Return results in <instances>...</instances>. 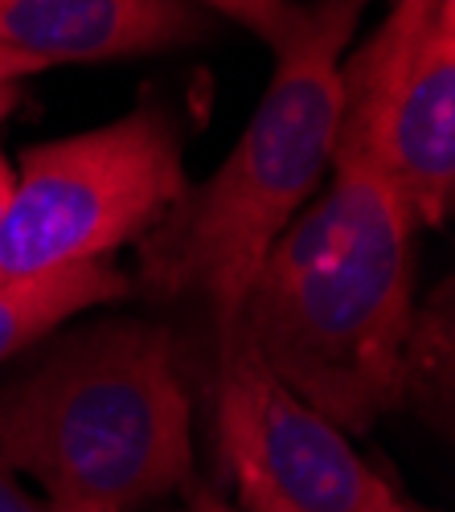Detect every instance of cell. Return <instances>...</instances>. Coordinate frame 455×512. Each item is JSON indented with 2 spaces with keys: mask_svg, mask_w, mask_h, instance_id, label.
I'll use <instances>...</instances> for the list:
<instances>
[{
  "mask_svg": "<svg viewBox=\"0 0 455 512\" xmlns=\"http://www.w3.org/2000/svg\"><path fill=\"white\" fill-rule=\"evenodd\" d=\"M333 185L296 213L246 291L238 336L300 402L365 435L406 402L415 218L361 148H333Z\"/></svg>",
  "mask_w": 455,
  "mask_h": 512,
  "instance_id": "1",
  "label": "cell"
},
{
  "mask_svg": "<svg viewBox=\"0 0 455 512\" xmlns=\"http://www.w3.org/2000/svg\"><path fill=\"white\" fill-rule=\"evenodd\" d=\"M369 0H308L230 156L140 238V291L205 304L218 345L267 250L320 185L341 127V62Z\"/></svg>",
  "mask_w": 455,
  "mask_h": 512,
  "instance_id": "2",
  "label": "cell"
},
{
  "mask_svg": "<svg viewBox=\"0 0 455 512\" xmlns=\"http://www.w3.org/2000/svg\"><path fill=\"white\" fill-rule=\"evenodd\" d=\"M0 455L66 512H136L193 484V398L177 336L78 328L0 390Z\"/></svg>",
  "mask_w": 455,
  "mask_h": 512,
  "instance_id": "3",
  "label": "cell"
},
{
  "mask_svg": "<svg viewBox=\"0 0 455 512\" xmlns=\"http://www.w3.org/2000/svg\"><path fill=\"white\" fill-rule=\"evenodd\" d=\"M185 193L181 127L164 107H140L95 132L37 144L21 156L0 226V279L111 259Z\"/></svg>",
  "mask_w": 455,
  "mask_h": 512,
  "instance_id": "4",
  "label": "cell"
},
{
  "mask_svg": "<svg viewBox=\"0 0 455 512\" xmlns=\"http://www.w3.org/2000/svg\"><path fill=\"white\" fill-rule=\"evenodd\" d=\"M337 144L374 160L415 226L439 230L455 205V0H394L341 62Z\"/></svg>",
  "mask_w": 455,
  "mask_h": 512,
  "instance_id": "5",
  "label": "cell"
},
{
  "mask_svg": "<svg viewBox=\"0 0 455 512\" xmlns=\"http://www.w3.org/2000/svg\"><path fill=\"white\" fill-rule=\"evenodd\" d=\"M214 426L230 480L300 512H423L369 467L341 426L300 402L234 332L214 353Z\"/></svg>",
  "mask_w": 455,
  "mask_h": 512,
  "instance_id": "6",
  "label": "cell"
},
{
  "mask_svg": "<svg viewBox=\"0 0 455 512\" xmlns=\"http://www.w3.org/2000/svg\"><path fill=\"white\" fill-rule=\"evenodd\" d=\"M205 33L210 17L189 0H0V50L37 66L144 58Z\"/></svg>",
  "mask_w": 455,
  "mask_h": 512,
  "instance_id": "7",
  "label": "cell"
},
{
  "mask_svg": "<svg viewBox=\"0 0 455 512\" xmlns=\"http://www.w3.org/2000/svg\"><path fill=\"white\" fill-rule=\"evenodd\" d=\"M123 295H132V283L111 259L0 279V361L37 345L70 316L123 300Z\"/></svg>",
  "mask_w": 455,
  "mask_h": 512,
  "instance_id": "8",
  "label": "cell"
},
{
  "mask_svg": "<svg viewBox=\"0 0 455 512\" xmlns=\"http://www.w3.org/2000/svg\"><path fill=\"white\" fill-rule=\"evenodd\" d=\"M189 5H197V9L205 5V9L238 21L242 29L263 37L271 50H279L304 17V0H189Z\"/></svg>",
  "mask_w": 455,
  "mask_h": 512,
  "instance_id": "9",
  "label": "cell"
},
{
  "mask_svg": "<svg viewBox=\"0 0 455 512\" xmlns=\"http://www.w3.org/2000/svg\"><path fill=\"white\" fill-rule=\"evenodd\" d=\"M0 512H66L58 504H50L46 496H33L17 484V472L5 463V455H0Z\"/></svg>",
  "mask_w": 455,
  "mask_h": 512,
  "instance_id": "10",
  "label": "cell"
},
{
  "mask_svg": "<svg viewBox=\"0 0 455 512\" xmlns=\"http://www.w3.org/2000/svg\"><path fill=\"white\" fill-rule=\"evenodd\" d=\"M234 492H238V508H242V512H300V508H292L287 500H279L275 492H267V488L255 484V480H234Z\"/></svg>",
  "mask_w": 455,
  "mask_h": 512,
  "instance_id": "11",
  "label": "cell"
},
{
  "mask_svg": "<svg viewBox=\"0 0 455 512\" xmlns=\"http://www.w3.org/2000/svg\"><path fill=\"white\" fill-rule=\"evenodd\" d=\"M181 492L189 496V512H242L238 504H230L226 496H218V492H210V488H201V484H185Z\"/></svg>",
  "mask_w": 455,
  "mask_h": 512,
  "instance_id": "12",
  "label": "cell"
},
{
  "mask_svg": "<svg viewBox=\"0 0 455 512\" xmlns=\"http://www.w3.org/2000/svg\"><path fill=\"white\" fill-rule=\"evenodd\" d=\"M33 70H41V66L29 62V58H21V54H13V50H0V82H21Z\"/></svg>",
  "mask_w": 455,
  "mask_h": 512,
  "instance_id": "13",
  "label": "cell"
},
{
  "mask_svg": "<svg viewBox=\"0 0 455 512\" xmlns=\"http://www.w3.org/2000/svg\"><path fill=\"white\" fill-rule=\"evenodd\" d=\"M13 189H17V173H13V164H9L5 156H0V226H5V213H9Z\"/></svg>",
  "mask_w": 455,
  "mask_h": 512,
  "instance_id": "14",
  "label": "cell"
},
{
  "mask_svg": "<svg viewBox=\"0 0 455 512\" xmlns=\"http://www.w3.org/2000/svg\"><path fill=\"white\" fill-rule=\"evenodd\" d=\"M17 103H21V87H17V82H0V119H5Z\"/></svg>",
  "mask_w": 455,
  "mask_h": 512,
  "instance_id": "15",
  "label": "cell"
}]
</instances>
